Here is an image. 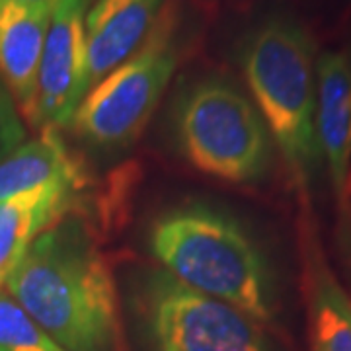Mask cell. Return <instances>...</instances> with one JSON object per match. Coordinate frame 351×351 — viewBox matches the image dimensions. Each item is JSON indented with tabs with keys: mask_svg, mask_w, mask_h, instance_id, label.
I'll list each match as a JSON object with an SVG mask.
<instances>
[{
	"mask_svg": "<svg viewBox=\"0 0 351 351\" xmlns=\"http://www.w3.org/2000/svg\"><path fill=\"white\" fill-rule=\"evenodd\" d=\"M6 289L63 350H123L115 281L86 221L64 215L45 228Z\"/></svg>",
	"mask_w": 351,
	"mask_h": 351,
	"instance_id": "6da1fadb",
	"label": "cell"
},
{
	"mask_svg": "<svg viewBox=\"0 0 351 351\" xmlns=\"http://www.w3.org/2000/svg\"><path fill=\"white\" fill-rule=\"evenodd\" d=\"M152 256L186 287L223 301L256 322L274 316L269 265L248 230L203 205L160 215L149 232Z\"/></svg>",
	"mask_w": 351,
	"mask_h": 351,
	"instance_id": "7a4b0ae2",
	"label": "cell"
},
{
	"mask_svg": "<svg viewBox=\"0 0 351 351\" xmlns=\"http://www.w3.org/2000/svg\"><path fill=\"white\" fill-rule=\"evenodd\" d=\"M240 66L289 182L306 199L318 158L313 38L289 18H269L246 38Z\"/></svg>",
	"mask_w": 351,
	"mask_h": 351,
	"instance_id": "3957f363",
	"label": "cell"
},
{
	"mask_svg": "<svg viewBox=\"0 0 351 351\" xmlns=\"http://www.w3.org/2000/svg\"><path fill=\"white\" fill-rule=\"evenodd\" d=\"M184 158L201 174L230 184L260 180L269 164V133L240 90L219 78L189 88L176 110Z\"/></svg>",
	"mask_w": 351,
	"mask_h": 351,
	"instance_id": "277c9868",
	"label": "cell"
},
{
	"mask_svg": "<svg viewBox=\"0 0 351 351\" xmlns=\"http://www.w3.org/2000/svg\"><path fill=\"white\" fill-rule=\"evenodd\" d=\"M176 64V16L168 10L127 61L90 88L71 127L100 149L129 145L147 125Z\"/></svg>",
	"mask_w": 351,
	"mask_h": 351,
	"instance_id": "5b68a950",
	"label": "cell"
},
{
	"mask_svg": "<svg viewBox=\"0 0 351 351\" xmlns=\"http://www.w3.org/2000/svg\"><path fill=\"white\" fill-rule=\"evenodd\" d=\"M141 306L156 351H269L260 322L164 269L143 281Z\"/></svg>",
	"mask_w": 351,
	"mask_h": 351,
	"instance_id": "8992f818",
	"label": "cell"
},
{
	"mask_svg": "<svg viewBox=\"0 0 351 351\" xmlns=\"http://www.w3.org/2000/svg\"><path fill=\"white\" fill-rule=\"evenodd\" d=\"M92 0H57L41 53L36 129L71 125L90 92L86 14Z\"/></svg>",
	"mask_w": 351,
	"mask_h": 351,
	"instance_id": "52a82bcc",
	"label": "cell"
},
{
	"mask_svg": "<svg viewBox=\"0 0 351 351\" xmlns=\"http://www.w3.org/2000/svg\"><path fill=\"white\" fill-rule=\"evenodd\" d=\"M316 137L336 199L339 239L351 250V61L328 51L316 61Z\"/></svg>",
	"mask_w": 351,
	"mask_h": 351,
	"instance_id": "ba28073f",
	"label": "cell"
},
{
	"mask_svg": "<svg viewBox=\"0 0 351 351\" xmlns=\"http://www.w3.org/2000/svg\"><path fill=\"white\" fill-rule=\"evenodd\" d=\"M55 4L0 0V80L27 125L38 117V75Z\"/></svg>",
	"mask_w": 351,
	"mask_h": 351,
	"instance_id": "9c48e42d",
	"label": "cell"
},
{
	"mask_svg": "<svg viewBox=\"0 0 351 351\" xmlns=\"http://www.w3.org/2000/svg\"><path fill=\"white\" fill-rule=\"evenodd\" d=\"M164 0H96L86 14L90 84L127 61L156 24Z\"/></svg>",
	"mask_w": 351,
	"mask_h": 351,
	"instance_id": "30bf717a",
	"label": "cell"
},
{
	"mask_svg": "<svg viewBox=\"0 0 351 351\" xmlns=\"http://www.w3.org/2000/svg\"><path fill=\"white\" fill-rule=\"evenodd\" d=\"M311 351H351V301L330 269L313 226L302 228Z\"/></svg>",
	"mask_w": 351,
	"mask_h": 351,
	"instance_id": "8fae6325",
	"label": "cell"
},
{
	"mask_svg": "<svg viewBox=\"0 0 351 351\" xmlns=\"http://www.w3.org/2000/svg\"><path fill=\"white\" fill-rule=\"evenodd\" d=\"M84 180L82 164L66 149L57 129H41L38 138L0 160V201L49 186L76 191Z\"/></svg>",
	"mask_w": 351,
	"mask_h": 351,
	"instance_id": "7c38bea8",
	"label": "cell"
},
{
	"mask_svg": "<svg viewBox=\"0 0 351 351\" xmlns=\"http://www.w3.org/2000/svg\"><path fill=\"white\" fill-rule=\"evenodd\" d=\"M73 193L75 189L49 186L0 201V285L6 283L34 240L66 215Z\"/></svg>",
	"mask_w": 351,
	"mask_h": 351,
	"instance_id": "4fadbf2b",
	"label": "cell"
},
{
	"mask_svg": "<svg viewBox=\"0 0 351 351\" xmlns=\"http://www.w3.org/2000/svg\"><path fill=\"white\" fill-rule=\"evenodd\" d=\"M0 351H66L24 308L0 291Z\"/></svg>",
	"mask_w": 351,
	"mask_h": 351,
	"instance_id": "5bb4252c",
	"label": "cell"
},
{
	"mask_svg": "<svg viewBox=\"0 0 351 351\" xmlns=\"http://www.w3.org/2000/svg\"><path fill=\"white\" fill-rule=\"evenodd\" d=\"M25 138V127L20 119L18 108L4 82L0 80V160L22 147Z\"/></svg>",
	"mask_w": 351,
	"mask_h": 351,
	"instance_id": "9a60e30c",
	"label": "cell"
},
{
	"mask_svg": "<svg viewBox=\"0 0 351 351\" xmlns=\"http://www.w3.org/2000/svg\"><path fill=\"white\" fill-rule=\"evenodd\" d=\"M18 2H25V4H55L57 0H18Z\"/></svg>",
	"mask_w": 351,
	"mask_h": 351,
	"instance_id": "2e32d148",
	"label": "cell"
},
{
	"mask_svg": "<svg viewBox=\"0 0 351 351\" xmlns=\"http://www.w3.org/2000/svg\"><path fill=\"white\" fill-rule=\"evenodd\" d=\"M350 61H351V59H350Z\"/></svg>",
	"mask_w": 351,
	"mask_h": 351,
	"instance_id": "e0dca14e",
	"label": "cell"
}]
</instances>
